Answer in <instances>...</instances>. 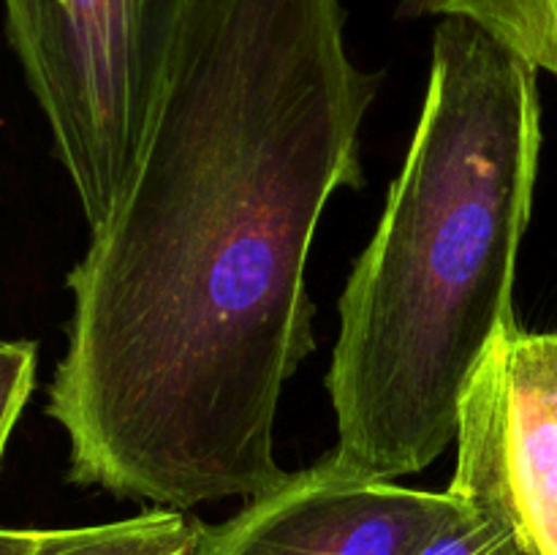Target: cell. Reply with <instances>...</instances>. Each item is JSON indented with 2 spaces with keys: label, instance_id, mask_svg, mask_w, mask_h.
<instances>
[{
  "label": "cell",
  "instance_id": "6da1fadb",
  "mask_svg": "<svg viewBox=\"0 0 557 555\" xmlns=\"http://www.w3.org/2000/svg\"><path fill=\"white\" fill-rule=\"evenodd\" d=\"M379 87L343 0H194L134 180L65 278L47 414L71 482L190 511L286 479L275 417L315 348L310 245L364 183Z\"/></svg>",
  "mask_w": 557,
  "mask_h": 555
},
{
  "label": "cell",
  "instance_id": "7a4b0ae2",
  "mask_svg": "<svg viewBox=\"0 0 557 555\" xmlns=\"http://www.w3.org/2000/svg\"><path fill=\"white\" fill-rule=\"evenodd\" d=\"M539 152L536 65L441 16L411 147L337 303L326 392L341 466L395 482L455 444L468 381L517 324Z\"/></svg>",
  "mask_w": 557,
  "mask_h": 555
},
{
  "label": "cell",
  "instance_id": "3957f363",
  "mask_svg": "<svg viewBox=\"0 0 557 555\" xmlns=\"http://www.w3.org/2000/svg\"><path fill=\"white\" fill-rule=\"evenodd\" d=\"M90 232L134 180L194 0H0Z\"/></svg>",
  "mask_w": 557,
  "mask_h": 555
},
{
  "label": "cell",
  "instance_id": "277c9868",
  "mask_svg": "<svg viewBox=\"0 0 557 555\" xmlns=\"http://www.w3.org/2000/svg\"><path fill=\"white\" fill-rule=\"evenodd\" d=\"M455 446L446 490L493 511L522 555H557V332H500L468 381Z\"/></svg>",
  "mask_w": 557,
  "mask_h": 555
},
{
  "label": "cell",
  "instance_id": "5b68a950",
  "mask_svg": "<svg viewBox=\"0 0 557 555\" xmlns=\"http://www.w3.org/2000/svg\"><path fill=\"white\" fill-rule=\"evenodd\" d=\"M451 509L449 490L364 477L330 455L207 528L199 555H417Z\"/></svg>",
  "mask_w": 557,
  "mask_h": 555
},
{
  "label": "cell",
  "instance_id": "8992f818",
  "mask_svg": "<svg viewBox=\"0 0 557 555\" xmlns=\"http://www.w3.org/2000/svg\"><path fill=\"white\" fill-rule=\"evenodd\" d=\"M207 526L183 509L152 506L101 526L41 531L33 555H199Z\"/></svg>",
  "mask_w": 557,
  "mask_h": 555
},
{
  "label": "cell",
  "instance_id": "52a82bcc",
  "mask_svg": "<svg viewBox=\"0 0 557 555\" xmlns=\"http://www.w3.org/2000/svg\"><path fill=\"white\" fill-rule=\"evenodd\" d=\"M428 16H466L504 38L539 71L557 74L555 0H428Z\"/></svg>",
  "mask_w": 557,
  "mask_h": 555
},
{
  "label": "cell",
  "instance_id": "ba28073f",
  "mask_svg": "<svg viewBox=\"0 0 557 555\" xmlns=\"http://www.w3.org/2000/svg\"><path fill=\"white\" fill-rule=\"evenodd\" d=\"M417 555H522V550L493 511L455 495V509Z\"/></svg>",
  "mask_w": 557,
  "mask_h": 555
},
{
  "label": "cell",
  "instance_id": "9c48e42d",
  "mask_svg": "<svg viewBox=\"0 0 557 555\" xmlns=\"http://www.w3.org/2000/svg\"><path fill=\"white\" fill-rule=\"evenodd\" d=\"M36 343L0 337V462H3L11 430L25 411L33 386H36Z\"/></svg>",
  "mask_w": 557,
  "mask_h": 555
},
{
  "label": "cell",
  "instance_id": "30bf717a",
  "mask_svg": "<svg viewBox=\"0 0 557 555\" xmlns=\"http://www.w3.org/2000/svg\"><path fill=\"white\" fill-rule=\"evenodd\" d=\"M41 531H16L0 528V555H33L38 547Z\"/></svg>",
  "mask_w": 557,
  "mask_h": 555
},
{
  "label": "cell",
  "instance_id": "8fae6325",
  "mask_svg": "<svg viewBox=\"0 0 557 555\" xmlns=\"http://www.w3.org/2000/svg\"><path fill=\"white\" fill-rule=\"evenodd\" d=\"M397 11L406 16H428V0H397Z\"/></svg>",
  "mask_w": 557,
  "mask_h": 555
},
{
  "label": "cell",
  "instance_id": "7c38bea8",
  "mask_svg": "<svg viewBox=\"0 0 557 555\" xmlns=\"http://www.w3.org/2000/svg\"><path fill=\"white\" fill-rule=\"evenodd\" d=\"M555 11H557V0H555ZM557 76V74H555Z\"/></svg>",
  "mask_w": 557,
  "mask_h": 555
}]
</instances>
